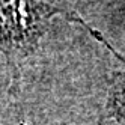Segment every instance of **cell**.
<instances>
[{
  "instance_id": "1",
  "label": "cell",
  "mask_w": 125,
  "mask_h": 125,
  "mask_svg": "<svg viewBox=\"0 0 125 125\" xmlns=\"http://www.w3.org/2000/svg\"><path fill=\"white\" fill-rule=\"evenodd\" d=\"M62 9L51 3L0 2V51L8 57L12 77H18V65L45 32L47 23Z\"/></svg>"
},
{
  "instance_id": "2",
  "label": "cell",
  "mask_w": 125,
  "mask_h": 125,
  "mask_svg": "<svg viewBox=\"0 0 125 125\" xmlns=\"http://www.w3.org/2000/svg\"><path fill=\"white\" fill-rule=\"evenodd\" d=\"M109 118L112 125H125V74L121 75L112 91Z\"/></svg>"
}]
</instances>
